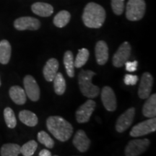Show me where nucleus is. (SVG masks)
I'll use <instances>...</instances> for the list:
<instances>
[{
  "label": "nucleus",
  "mask_w": 156,
  "mask_h": 156,
  "mask_svg": "<svg viewBox=\"0 0 156 156\" xmlns=\"http://www.w3.org/2000/svg\"><path fill=\"white\" fill-rule=\"evenodd\" d=\"M106 10L102 6L95 2H89L83 10V22L90 28H100L106 20Z\"/></svg>",
  "instance_id": "1"
},
{
  "label": "nucleus",
  "mask_w": 156,
  "mask_h": 156,
  "mask_svg": "<svg viewBox=\"0 0 156 156\" xmlns=\"http://www.w3.org/2000/svg\"><path fill=\"white\" fill-rule=\"evenodd\" d=\"M46 126L56 140L66 142L71 137L73 133V127L69 122L61 116H49L46 120Z\"/></svg>",
  "instance_id": "2"
},
{
  "label": "nucleus",
  "mask_w": 156,
  "mask_h": 156,
  "mask_svg": "<svg viewBox=\"0 0 156 156\" xmlns=\"http://www.w3.org/2000/svg\"><path fill=\"white\" fill-rule=\"evenodd\" d=\"M95 73L92 70H81L78 75V84L84 96L88 98H95L100 93L99 87L92 83V78Z\"/></svg>",
  "instance_id": "3"
},
{
  "label": "nucleus",
  "mask_w": 156,
  "mask_h": 156,
  "mask_svg": "<svg viewBox=\"0 0 156 156\" xmlns=\"http://www.w3.org/2000/svg\"><path fill=\"white\" fill-rule=\"evenodd\" d=\"M145 0H129L126 7V17L128 20H140L145 14Z\"/></svg>",
  "instance_id": "4"
},
{
  "label": "nucleus",
  "mask_w": 156,
  "mask_h": 156,
  "mask_svg": "<svg viewBox=\"0 0 156 156\" xmlns=\"http://www.w3.org/2000/svg\"><path fill=\"white\" fill-rule=\"evenodd\" d=\"M155 131L156 119L153 117V118H150L149 119L140 122L134 126L129 134L133 137H139V136L146 135V134Z\"/></svg>",
  "instance_id": "5"
},
{
  "label": "nucleus",
  "mask_w": 156,
  "mask_h": 156,
  "mask_svg": "<svg viewBox=\"0 0 156 156\" xmlns=\"http://www.w3.org/2000/svg\"><path fill=\"white\" fill-rule=\"evenodd\" d=\"M131 45L127 41L124 42L121 44L118 50L114 54L112 58V64L115 67L119 68L124 65L128 61L131 55Z\"/></svg>",
  "instance_id": "6"
},
{
  "label": "nucleus",
  "mask_w": 156,
  "mask_h": 156,
  "mask_svg": "<svg viewBox=\"0 0 156 156\" xmlns=\"http://www.w3.org/2000/svg\"><path fill=\"white\" fill-rule=\"evenodd\" d=\"M150 145L148 139H136L129 142L124 151L126 156H137L147 151Z\"/></svg>",
  "instance_id": "7"
},
{
  "label": "nucleus",
  "mask_w": 156,
  "mask_h": 156,
  "mask_svg": "<svg viewBox=\"0 0 156 156\" xmlns=\"http://www.w3.org/2000/svg\"><path fill=\"white\" fill-rule=\"evenodd\" d=\"M96 103L94 101L89 98L86 102L78 108L76 112V120L80 124L86 123L90 119V116L95 111Z\"/></svg>",
  "instance_id": "8"
},
{
  "label": "nucleus",
  "mask_w": 156,
  "mask_h": 156,
  "mask_svg": "<svg viewBox=\"0 0 156 156\" xmlns=\"http://www.w3.org/2000/svg\"><path fill=\"white\" fill-rule=\"evenodd\" d=\"M25 92L32 101H38L40 98L41 91L35 78L31 75H26L23 80Z\"/></svg>",
  "instance_id": "9"
},
{
  "label": "nucleus",
  "mask_w": 156,
  "mask_h": 156,
  "mask_svg": "<svg viewBox=\"0 0 156 156\" xmlns=\"http://www.w3.org/2000/svg\"><path fill=\"white\" fill-rule=\"evenodd\" d=\"M14 27L17 30H37L40 28L41 22L33 17H20L14 22Z\"/></svg>",
  "instance_id": "10"
},
{
  "label": "nucleus",
  "mask_w": 156,
  "mask_h": 156,
  "mask_svg": "<svg viewBox=\"0 0 156 156\" xmlns=\"http://www.w3.org/2000/svg\"><path fill=\"white\" fill-rule=\"evenodd\" d=\"M135 116V108H130L124 112L117 119L116 123V129L119 133L125 132L132 125Z\"/></svg>",
  "instance_id": "11"
},
{
  "label": "nucleus",
  "mask_w": 156,
  "mask_h": 156,
  "mask_svg": "<svg viewBox=\"0 0 156 156\" xmlns=\"http://www.w3.org/2000/svg\"><path fill=\"white\" fill-rule=\"evenodd\" d=\"M101 101L105 108L108 112H114L117 108L116 95L112 87L105 86L101 90Z\"/></svg>",
  "instance_id": "12"
},
{
  "label": "nucleus",
  "mask_w": 156,
  "mask_h": 156,
  "mask_svg": "<svg viewBox=\"0 0 156 156\" xmlns=\"http://www.w3.org/2000/svg\"><path fill=\"white\" fill-rule=\"evenodd\" d=\"M153 85V77L151 73H145L142 75L138 89L140 98L147 99L151 95Z\"/></svg>",
  "instance_id": "13"
},
{
  "label": "nucleus",
  "mask_w": 156,
  "mask_h": 156,
  "mask_svg": "<svg viewBox=\"0 0 156 156\" xmlns=\"http://www.w3.org/2000/svg\"><path fill=\"white\" fill-rule=\"evenodd\" d=\"M73 145L81 153L86 152L90 145V140L87 137L86 133L82 129L76 132L73 138Z\"/></svg>",
  "instance_id": "14"
},
{
  "label": "nucleus",
  "mask_w": 156,
  "mask_h": 156,
  "mask_svg": "<svg viewBox=\"0 0 156 156\" xmlns=\"http://www.w3.org/2000/svg\"><path fill=\"white\" fill-rule=\"evenodd\" d=\"M95 54L98 64L104 65L108 59V47L106 43L103 41H98L95 47Z\"/></svg>",
  "instance_id": "15"
},
{
  "label": "nucleus",
  "mask_w": 156,
  "mask_h": 156,
  "mask_svg": "<svg viewBox=\"0 0 156 156\" xmlns=\"http://www.w3.org/2000/svg\"><path fill=\"white\" fill-rule=\"evenodd\" d=\"M58 66H59V64H58V60L54 58H50L46 62L43 69V74L46 81H53L54 77L58 72Z\"/></svg>",
  "instance_id": "16"
},
{
  "label": "nucleus",
  "mask_w": 156,
  "mask_h": 156,
  "mask_svg": "<svg viewBox=\"0 0 156 156\" xmlns=\"http://www.w3.org/2000/svg\"><path fill=\"white\" fill-rule=\"evenodd\" d=\"M31 10L34 14L40 17H49L53 14L54 7L50 4L45 2H36L31 6Z\"/></svg>",
  "instance_id": "17"
},
{
  "label": "nucleus",
  "mask_w": 156,
  "mask_h": 156,
  "mask_svg": "<svg viewBox=\"0 0 156 156\" xmlns=\"http://www.w3.org/2000/svg\"><path fill=\"white\" fill-rule=\"evenodd\" d=\"M9 97L17 105H23L26 103V93L25 90L18 85H14L9 88Z\"/></svg>",
  "instance_id": "18"
},
{
  "label": "nucleus",
  "mask_w": 156,
  "mask_h": 156,
  "mask_svg": "<svg viewBox=\"0 0 156 156\" xmlns=\"http://www.w3.org/2000/svg\"><path fill=\"white\" fill-rule=\"evenodd\" d=\"M147 99L142 108V114L147 118H153L156 116V94L150 95Z\"/></svg>",
  "instance_id": "19"
},
{
  "label": "nucleus",
  "mask_w": 156,
  "mask_h": 156,
  "mask_svg": "<svg viewBox=\"0 0 156 156\" xmlns=\"http://www.w3.org/2000/svg\"><path fill=\"white\" fill-rule=\"evenodd\" d=\"M12 47L7 40H2L0 41V63L7 64L11 58Z\"/></svg>",
  "instance_id": "20"
},
{
  "label": "nucleus",
  "mask_w": 156,
  "mask_h": 156,
  "mask_svg": "<svg viewBox=\"0 0 156 156\" xmlns=\"http://www.w3.org/2000/svg\"><path fill=\"white\" fill-rule=\"evenodd\" d=\"M19 119L28 126H35L38 124V119L34 112L28 110H23L19 113Z\"/></svg>",
  "instance_id": "21"
},
{
  "label": "nucleus",
  "mask_w": 156,
  "mask_h": 156,
  "mask_svg": "<svg viewBox=\"0 0 156 156\" xmlns=\"http://www.w3.org/2000/svg\"><path fill=\"white\" fill-rule=\"evenodd\" d=\"M64 64L68 76L69 77H75V60L73 53L71 51H67L64 53Z\"/></svg>",
  "instance_id": "22"
},
{
  "label": "nucleus",
  "mask_w": 156,
  "mask_h": 156,
  "mask_svg": "<svg viewBox=\"0 0 156 156\" xmlns=\"http://www.w3.org/2000/svg\"><path fill=\"white\" fill-rule=\"evenodd\" d=\"M71 19V14L67 10L58 12L54 17L53 23L57 28H64L67 25Z\"/></svg>",
  "instance_id": "23"
},
{
  "label": "nucleus",
  "mask_w": 156,
  "mask_h": 156,
  "mask_svg": "<svg viewBox=\"0 0 156 156\" xmlns=\"http://www.w3.org/2000/svg\"><path fill=\"white\" fill-rule=\"evenodd\" d=\"M20 153V146L17 144L7 143L2 146L0 155L2 156H17Z\"/></svg>",
  "instance_id": "24"
},
{
  "label": "nucleus",
  "mask_w": 156,
  "mask_h": 156,
  "mask_svg": "<svg viewBox=\"0 0 156 156\" xmlns=\"http://www.w3.org/2000/svg\"><path fill=\"white\" fill-rule=\"evenodd\" d=\"M54 92L58 95H63L66 90V82L63 75L61 73H57L54 80Z\"/></svg>",
  "instance_id": "25"
},
{
  "label": "nucleus",
  "mask_w": 156,
  "mask_h": 156,
  "mask_svg": "<svg viewBox=\"0 0 156 156\" xmlns=\"http://www.w3.org/2000/svg\"><path fill=\"white\" fill-rule=\"evenodd\" d=\"M89 51L85 48H83L79 50L75 60V67L80 68L87 63L89 58Z\"/></svg>",
  "instance_id": "26"
},
{
  "label": "nucleus",
  "mask_w": 156,
  "mask_h": 156,
  "mask_svg": "<svg viewBox=\"0 0 156 156\" xmlns=\"http://www.w3.org/2000/svg\"><path fill=\"white\" fill-rule=\"evenodd\" d=\"M4 118L7 126L9 129H14L17 125V119L13 110L9 107H7L4 110Z\"/></svg>",
  "instance_id": "27"
},
{
  "label": "nucleus",
  "mask_w": 156,
  "mask_h": 156,
  "mask_svg": "<svg viewBox=\"0 0 156 156\" xmlns=\"http://www.w3.org/2000/svg\"><path fill=\"white\" fill-rule=\"evenodd\" d=\"M38 147V143L35 140H30L20 147V153L24 156L34 155Z\"/></svg>",
  "instance_id": "28"
},
{
  "label": "nucleus",
  "mask_w": 156,
  "mask_h": 156,
  "mask_svg": "<svg viewBox=\"0 0 156 156\" xmlns=\"http://www.w3.org/2000/svg\"><path fill=\"white\" fill-rule=\"evenodd\" d=\"M37 138H38V142H40L41 143L46 146V147L50 148V149L54 147V141L48 135L47 132H46L45 131L39 132L38 133V135H37Z\"/></svg>",
  "instance_id": "29"
},
{
  "label": "nucleus",
  "mask_w": 156,
  "mask_h": 156,
  "mask_svg": "<svg viewBox=\"0 0 156 156\" xmlns=\"http://www.w3.org/2000/svg\"><path fill=\"white\" fill-rule=\"evenodd\" d=\"M111 5L115 15H121L124 12V0H112Z\"/></svg>",
  "instance_id": "30"
},
{
  "label": "nucleus",
  "mask_w": 156,
  "mask_h": 156,
  "mask_svg": "<svg viewBox=\"0 0 156 156\" xmlns=\"http://www.w3.org/2000/svg\"><path fill=\"white\" fill-rule=\"evenodd\" d=\"M139 80V77L136 75H132L127 74L124 76V82L126 85H136L137 81Z\"/></svg>",
  "instance_id": "31"
},
{
  "label": "nucleus",
  "mask_w": 156,
  "mask_h": 156,
  "mask_svg": "<svg viewBox=\"0 0 156 156\" xmlns=\"http://www.w3.org/2000/svg\"><path fill=\"white\" fill-rule=\"evenodd\" d=\"M126 69V71L129 72V73H133L135 72L137 69V61H133V62H126L125 64Z\"/></svg>",
  "instance_id": "32"
},
{
  "label": "nucleus",
  "mask_w": 156,
  "mask_h": 156,
  "mask_svg": "<svg viewBox=\"0 0 156 156\" xmlns=\"http://www.w3.org/2000/svg\"><path fill=\"white\" fill-rule=\"evenodd\" d=\"M38 155L39 156H51V153L49 151H48V150L44 149L39 153Z\"/></svg>",
  "instance_id": "33"
},
{
  "label": "nucleus",
  "mask_w": 156,
  "mask_h": 156,
  "mask_svg": "<svg viewBox=\"0 0 156 156\" xmlns=\"http://www.w3.org/2000/svg\"><path fill=\"white\" fill-rule=\"evenodd\" d=\"M1 85H2V82H1V79H0V86H1Z\"/></svg>",
  "instance_id": "34"
}]
</instances>
